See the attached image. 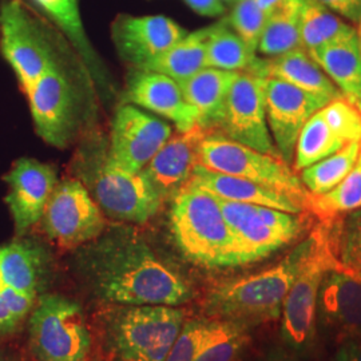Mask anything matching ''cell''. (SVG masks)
Returning a JSON list of instances; mask_svg holds the SVG:
<instances>
[{
  "instance_id": "obj_22",
  "label": "cell",
  "mask_w": 361,
  "mask_h": 361,
  "mask_svg": "<svg viewBox=\"0 0 361 361\" xmlns=\"http://www.w3.org/2000/svg\"><path fill=\"white\" fill-rule=\"evenodd\" d=\"M49 273V253L34 240H19L0 246V279L4 284L37 296Z\"/></svg>"
},
{
  "instance_id": "obj_4",
  "label": "cell",
  "mask_w": 361,
  "mask_h": 361,
  "mask_svg": "<svg viewBox=\"0 0 361 361\" xmlns=\"http://www.w3.org/2000/svg\"><path fill=\"white\" fill-rule=\"evenodd\" d=\"M79 155L80 182L106 216L145 224L159 212L164 198L143 171L121 168L104 149Z\"/></svg>"
},
{
  "instance_id": "obj_27",
  "label": "cell",
  "mask_w": 361,
  "mask_h": 361,
  "mask_svg": "<svg viewBox=\"0 0 361 361\" xmlns=\"http://www.w3.org/2000/svg\"><path fill=\"white\" fill-rule=\"evenodd\" d=\"M304 1L284 0L269 15L258 43V51L268 56H277L301 47L300 28Z\"/></svg>"
},
{
  "instance_id": "obj_20",
  "label": "cell",
  "mask_w": 361,
  "mask_h": 361,
  "mask_svg": "<svg viewBox=\"0 0 361 361\" xmlns=\"http://www.w3.org/2000/svg\"><path fill=\"white\" fill-rule=\"evenodd\" d=\"M126 98L159 116L173 121L178 131H186L198 125V116L186 102L180 83L159 73L137 70L129 77Z\"/></svg>"
},
{
  "instance_id": "obj_16",
  "label": "cell",
  "mask_w": 361,
  "mask_h": 361,
  "mask_svg": "<svg viewBox=\"0 0 361 361\" xmlns=\"http://www.w3.org/2000/svg\"><path fill=\"white\" fill-rule=\"evenodd\" d=\"M317 322L340 343L361 337V271H352L340 261L324 271Z\"/></svg>"
},
{
  "instance_id": "obj_1",
  "label": "cell",
  "mask_w": 361,
  "mask_h": 361,
  "mask_svg": "<svg viewBox=\"0 0 361 361\" xmlns=\"http://www.w3.org/2000/svg\"><path fill=\"white\" fill-rule=\"evenodd\" d=\"M78 269L98 298L121 305L178 307L192 288L131 231H114L85 246Z\"/></svg>"
},
{
  "instance_id": "obj_26",
  "label": "cell",
  "mask_w": 361,
  "mask_h": 361,
  "mask_svg": "<svg viewBox=\"0 0 361 361\" xmlns=\"http://www.w3.org/2000/svg\"><path fill=\"white\" fill-rule=\"evenodd\" d=\"M207 39L209 27L188 34L170 50L140 70L159 73L180 83L207 67Z\"/></svg>"
},
{
  "instance_id": "obj_5",
  "label": "cell",
  "mask_w": 361,
  "mask_h": 361,
  "mask_svg": "<svg viewBox=\"0 0 361 361\" xmlns=\"http://www.w3.org/2000/svg\"><path fill=\"white\" fill-rule=\"evenodd\" d=\"M185 323L169 305H126L106 320V341L118 361H165Z\"/></svg>"
},
{
  "instance_id": "obj_43",
  "label": "cell",
  "mask_w": 361,
  "mask_h": 361,
  "mask_svg": "<svg viewBox=\"0 0 361 361\" xmlns=\"http://www.w3.org/2000/svg\"><path fill=\"white\" fill-rule=\"evenodd\" d=\"M19 323L20 322L13 316L11 310L0 300V334H11L18 328Z\"/></svg>"
},
{
  "instance_id": "obj_30",
  "label": "cell",
  "mask_w": 361,
  "mask_h": 361,
  "mask_svg": "<svg viewBox=\"0 0 361 361\" xmlns=\"http://www.w3.org/2000/svg\"><path fill=\"white\" fill-rule=\"evenodd\" d=\"M349 145V143H348ZM347 143L326 122L323 111L319 110L310 116L301 130L295 152V171H301L310 165L335 154Z\"/></svg>"
},
{
  "instance_id": "obj_40",
  "label": "cell",
  "mask_w": 361,
  "mask_h": 361,
  "mask_svg": "<svg viewBox=\"0 0 361 361\" xmlns=\"http://www.w3.org/2000/svg\"><path fill=\"white\" fill-rule=\"evenodd\" d=\"M331 11L347 18L353 23L361 22V0H316Z\"/></svg>"
},
{
  "instance_id": "obj_45",
  "label": "cell",
  "mask_w": 361,
  "mask_h": 361,
  "mask_svg": "<svg viewBox=\"0 0 361 361\" xmlns=\"http://www.w3.org/2000/svg\"><path fill=\"white\" fill-rule=\"evenodd\" d=\"M347 98H348L349 102L356 107V110L360 113L361 116V97H347Z\"/></svg>"
},
{
  "instance_id": "obj_44",
  "label": "cell",
  "mask_w": 361,
  "mask_h": 361,
  "mask_svg": "<svg viewBox=\"0 0 361 361\" xmlns=\"http://www.w3.org/2000/svg\"><path fill=\"white\" fill-rule=\"evenodd\" d=\"M256 1L259 8L269 16L284 0H256Z\"/></svg>"
},
{
  "instance_id": "obj_50",
  "label": "cell",
  "mask_w": 361,
  "mask_h": 361,
  "mask_svg": "<svg viewBox=\"0 0 361 361\" xmlns=\"http://www.w3.org/2000/svg\"><path fill=\"white\" fill-rule=\"evenodd\" d=\"M92 361H104V360H101V359H94V360Z\"/></svg>"
},
{
  "instance_id": "obj_21",
  "label": "cell",
  "mask_w": 361,
  "mask_h": 361,
  "mask_svg": "<svg viewBox=\"0 0 361 361\" xmlns=\"http://www.w3.org/2000/svg\"><path fill=\"white\" fill-rule=\"evenodd\" d=\"M188 185L204 189L221 200L245 202L259 207H273L293 214H300L305 207L288 194L256 182L219 173L198 165Z\"/></svg>"
},
{
  "instance_id": "obj_47",
  "label": "cell",
  "mask_w": 361,
  "mask_h": 361,
  "mask_svg": "<svg viewBox=\"0 0 361 361\" xmlns=\"http://www.w3.org/2000/svg\"><path fill=\"white\" fill-rule=\"evenodd\" d=\"M0 361H16L11 359V357H4V356H0Z\"/></svg>"
},
{
  "instance_id": "obj_46",
  "label": "cell",
  "mask_w": 361,
  "mask_h": 361,
  "mask_svg": "<svg viewBox=\"0 0 361 361\" xmlns=\"http://www.w3.org/2000/svg\"><path fill=\"white\" fill-rule=\"evenodd\" d=\"M347 97H361V85L359 86V89L355 91V94H353V95H347Z\"/></svg>"
},
{
  "instance_id": "obj_12",
  "label": "cell",
  "mask_w": 361,
  "mask_h": 361,
  "mask_svg": "<svg viewBox=\"0 0 361 361\" xmlns=\"http://www.w3.org/2000/svg\"><path fill=\"white\" fill-rule=\"evenodd\" d=\"M267 78L238 73L229 91L219 129L225 137L264 154L280 157L273 142L265 109Z\"/></svg>"
},
{
  "instance_id": "obj_25",
  "label": "cell",
  "mask_w": 361,
  "mask_h": 361,
  "mask_svg": "<svg viewBox=\"0 0 361 361\" xmlns=\"http://www.w3.org/2000/svg\"><path fill=\"white\" fill-rule=\"evenodd\" d=\"M344 95H353L361 85V46L357 32L308 52Z\"/></svg>"
},
{
  "instance_id": "obj_35",
  "label": "cell",
  "mask_w": 361,
  "mask_h": 361,
  "mask_svg": "<svg viewBox=\"0 0 361 361\" xmlns=\"http://www.w3.org/2000/svg\"><path fill=\"white\" fill-rule=\"evenodd\" d=\"M336 255L344 267L361 271V207L336 224Z\"/></svg>"
},
{
  "instance_id": "obj_51",
  "label": "cell",
  "mask_w": 361,
  "mask_h": 361,
  "mask_svg": "<svg viewBox=\"0 0 361 361\" xmlns=\"http://www.w3.org/2000/svg\"><path fill=\"white\" fill-rule=\"evenodd\" d=\"M225 1H232V0H225Z\"/></svg>"
},
{
  "instance_id": "obj_32",
  "label": "cell",
  "mask_w": 361,
  "mask_h": 361,
  "mask_svg": "<svg viewBox=\"0 0 361 361\" xmlns=\"http://www.w3.org/2000/svg\"><path fill=\"white\" fill-rule=\"evenodd\" d=\"M360 142H352L322 161L301 170L300 180L310 195H322L336 188L353 168Z\"/></svg>"
},
{
  "instance_id": "obj_41",
  "label": "cell",
  "mask_w": 361,
  "mask_h": 361,
  "mask_svg": "<svg viewBox=\"0 0 361 361\" xmlns=\"http://www.w3.org/2000/svg\"><path fill=\"white\" fill-rule=\"evenodd\" d=\"M188 6L202 16H219L225 13L221 0H185Z\"/></svg>"
},
{
  "instance_id": "obj_48",
  "label": "cell",
  "mask_w": 361,
  "mask_h": 361,
  "mask_svg": "<svg viewBox=\"0 0 361 361\" xmlns=\"http://www.w3.org/2000/svg\"><path fill=\"white\" fill-rule=\"evenodd\" d=\"M276 361H295V360H292V359H289V357H285V356H284V359H279V360H276Z\"/></svg>"
},
{
  "instance_id": "obj_34",
  "label": "cell",
  "mask_w": 361,
  "mask_h": 361,
  "mask_svg": "<svg viewBox=\"0 0 361 361\" xmlns=\"http://www.w3.org/2000/svg\"><path fill=\"white\" fill-rule=\"evenodd\" d=\"M308 207L323 219L349 213L361 207V141L359 157L347 177L336 188L322 195H310Z\"/></svg>"
},
{
  "instance_id": "obj_31",
  "label": "cell",
  "mask_w": 361,
  "mask_h": 361,
  "mask_svg": "<svg viewBox=\"0 0 361 361\" xmlns=\"http://www.w3.org/2000/svg\"><path fill=\"white\" fill-rule=\"evenodd\" d=\"M247 340L246 324L217 319L207 323L194 361H233Z\"/></svg>"
},
{
  "instance_id": "obj_19",
  "label": "cell",
  "mask_w": 361,
  "mask_h": 361,
  "mask_svg": "<svg viewBox=\"0 0 361 361\" xmlns=\"http://www.w3.org/2000/svg\"><path fill=\"white\" fill-rule=\"evenodd\" d=\"M210 131L201 125L178 131L143 169V174L164 200L173 198L189 183L194 169L200 165L201 143Z\"/></svg>"
},
{
  "instance_id": "obj_37",
  "label": "cell",
  "mask_w": 361,
  "mask_h": 361,
  "mask_svg": "<svg viewBox=\"0 0 361 361\" xmlns=\"http://www.w3.org/2000/svg\"><path fill=\"white\" fill-rule=\"evenodd\" d=\"M324 116L336 134L347 143L360 142L361 116L345 95L336 98L323 109Z\"/></svg>"
},
{
  "instance_id": "obj_7",
  "label": "cell",
  "mask_w": 361,
  "mask_h": 361,
  "mask_svg": "<svg viewBox=\"0 0 361 361\" xmlns=\"http://www.w3.org/2000/svg\"><path fill=\"white\" fill-rule=\"evenodd\" d=\"M30 345L39 361H87L91 336L77 301L43 295L30 317Z\"/></svg>"
},
{
  "instance_id": "obj_33",
  "label": "cell",
  "mask_w": 361,
  "mask_h": 361,
  "mask_svg": "<svg viewBox=\"0 0 361 361\" xmlns=\"http://www.w3.org/2000/svg\"><path fill=\"white\" fill-rule=\"evenodd\" d=\"M39 6L50 15L52 20L63 30L67 38L71 40L79 55L83 58L85 65L90 68L92 75L101 80V70L98 67V58L91 47L85 32L79 13L78 0H35Z\"/></svg>"
},
{
  "instance_id": "obj_10",
  "label": "cell",
  "mask_w": 361,
  "mask_h": 361,
  "mask_svg": "<svg viewBox=\"0 0 361 361\" xmlns=\"http://www.w3.org/2000/svg\"><path fill=\"white\" fill-rule=\"evenodd\" d=\"M338 261L336 255V224L323 245L310 258L285 297L281 310V335L296 350H307L317 329V301L324 271Z\"/></svg>"
},
{
  "instance_id": "obj_15",
  "label": "cell",
  "mask_w": 361,
  "mask_h": 361,
  "mask_svg": "<svg viewBox=\"0 0 361 361\" xmlns=\"http://www.w3.org/2000/svg\"><path fill=\"white\" fill-rule=\"evenodd\" d=\"M171 137L165 122L131 104L116 109L109 154L121 168L140 173Z\"/></svg>"
},
{
  "instance_id": "obj_17",
  "label": "cell",
  "mask_w": 361,
  "mask_h": 361,
  "mask_svg": "<svg viewBox=\"0 0 361 361\" xmlns=\"http://www.w3.org/2000/svg\"><path fill=\"white\" fill-rule=\"evenodd\" d=\"M4 180L10 189L4 201L11 212L16 234L23 237L43 217L58 183L56 171L49 164L20 158L4 176Z\"/></svg>"
},
{
  "instance_id": "obj_42",
  "label": "cell",
  "mask_w": 361,
  "mask_h": 361,
  "mask_svg": "<svg viewBox=\"0 0 361 361\" xmlns=\"http://www.w3.org/2000/svg\"><path fill=\"white\" fill-rule=\"evenodd\" d=\"M336 361H361V337L343 341Z\"/></svg>"
},
{
  "instance_id": "obj_9",
  "label": "cell",
  "mask_w": 361,
  "mask_h": 361,
  "mask_svg": "<svg viewBox=\"0 0 361 361\" xmlns=\"http://www.w3.org/2000/svg\"><path fill=\"white\" fill-rule=\"evenodd\" d=\"M0 49L25 91L56 63L44 30L20 0L0 6Z\"/></svg>"
},
{
  "instance_id": "obj_2",
  "label": "cell",
  "mask_w": 361,
  "mask_h": 361,
  "mask_svg": "<svg viewBox=\"0 0 361 361\" xmlns=\"http://www.w3.org/2000/svg\"><path fill=\"white\" fill-rule=\"evenodd\" d=\"M331 228L328 219L277 265L217 285L207 295L205 310L216 319L246 325L279 319L290 286L323 245Z\"/></svg>"
},
{
  "instance_id": "obj_29",
  "label": "cell",
  "mask_w": 361,
  "mask_h": 361,
  "mask_svg": "<svg viewBox=\"0 0 361 361\" xmlns=\"http://www.w3.org/2000/svg\"><path fill=\"white\" fill-rule=\"evenodd\" d=\"M357 32L316 0H305L301 11V47L307 52Z\"/></svg>"
},
{
  "instance_id": "obj_11",
  "label": "cell",
  "mask_w": 361,
  "mask_h": 361,
  "mask_svg": "<svg viewBox=\"0 0 361 361\" xmlns=\"http://www.w3.org/2000/svg\"><path fill=\"white\" fill-rule=\"evenodd\" d=\"M40 221L46 234L65 249L91 243L104 231L101 207L78 180L56 183Z\"/></svg>"
},
{
  "instance_id": "obj_49",
  "label": "cell",
  "mask_w": 361,
  "mask_h": 361,
  "mask_svg": "<svg viewBox=\"0 0 361 361\" xmlns=\"http://www.w3.org/2000/svg\"><path fill=\"white\" fill-rule=\"evenodd\" d=\"M357 35H359V39H360V46H361V22H360V31L357 32Z\"/></svg>"
},
{
  "instance_id": "obj_8",
  "label": "cell",
  "mask_w": 361,
  "mask_h": 361,
  "mask_svg": "<svg viewBox=\"0 0 361 361\" xmlns=\"http://www.w3.org/2000/svg\"><path fill=\"white\" fill-rule=\"evenodd\" d=\"M219 201L234 237L237 267L271 256L290 244L304 229L298 214L221 198Z\"/></svg>"
},
{
  "instance_id": "obj_23",
  "label": "cell",
  "mask_w": 361,
  "mask_h": 361,
  "mask_svg": "<svg viewBox=\"0 0 361 361\" xmlns=\"http://www.w3.org/2000/svg\"><path fill=\"white\" fill-rule=\"evenodd\" d=\"M252 73L259 77L281 79L301 90L331 99L344 95L310 54L301 47L273 56L269 61L258 59Z\"/></svg>"
},
{
  "instance_id": "obj_28",
  "label": "cell",
  "mask_w": 361,
  "mask_h": 361,
  "mask_svg": "<svg viewBox=\"0 0 361 361\" xmlns=\"http://www.w3.org/2000/svg\"><path fill=\"white\" fill-rule=\"evenodd\" d=\"M256 52L252 51L240 35L228 26V19L209 27L207 67L252 73L257 65Z\"/></svg>"
},
{
  "instance_id": "obj_38",
  "label": "cell",
  "mask_w": 361,
  "mask_h": 361,
  "mask_svg": "<svg viewBox=\"0 0 361 361\" xmlns=\"http://www.w3.org/2000/svg\"><path fill=\"white\" fill-rule=\"evenodd\" d=\"M205 326V322H185L180 336L173 344L165 361H194Z\"/></svg>"
},
{
  "instance_id": "obj_24",
  "label": "cell",
  "mask_w": 361,
  "mask_h": 361,
  "mask_svg": "<svg viewBox=\"0 0 361 361\" xmlns=\"http://www.w3.org/2000/svg\"><path fill=\"white\" fill-rule=\"evenodd\" d=\"M237 75L235 71L205 67L193 77L180 82L186 102L197 111L198 125L207 130L219 126Z\"/></svg>"
},
{
  "instance_id": "obj_36",
  "label": "cell",
  "mask_w": 361,
  "mask_h": 361,
  "mask_svg": "<svg viewBox=\"0 0 361 361\" xmlns=\"http://www.w3.org/2000/svg\"><path fill=\"white\" fill-rule=\"evenodd\" d=\"M268 18L256 0H238L228 22L249 49L256 52Z\"/></svg>"
},
{
  "instance_id": "obj_39",
  "label": "cell",
  "mask_w": 361,
  "mask_h": 361,
  "mask_svg": "<svg viewBox=\"0 0 361 361\" xmlns=\"http://www.w3.org/2000/svg\"><path fill=\"white\" fill-rule=\"evenodd\" d=\"M35 297L19 292L11 286L4 284L0 279V300L6 304V307L11 310L13 316L22 322L26 317L27 313L34 308Z\"/></svg>"
},
{
  "instance_id": "obj_14",
  "label": "cell",
  "mask_w": 361,
  "mask_h": 361,
  "mask_svg": "<svg viewBox=\"0 0 361 361\" xmlns=\"http://www.w3.org/2000/svg\"><path fill=\"white\" fill-rule=\"evenodd\" d=\"M26 94L39 137L51 146L65 147L75 128V95L58 63Z\"/></svg>"
},
{
  "instance_id": "obj_18",
  "label": "cell",
  "mask_w": 361,
  "mask_h": 361,
  "mask_svg": "<svg viewBox=\"0 0 361 361\" xmlns=\"http://www.w3.org/2000/svg\"><path fill=\"white\" fill-rule=\"evenodd\" d=\"M188 35L170 18L118 16L113 25V40L121 58L137 70L170 50Z\"/></svg>"
},
{
  "instance_id": "obj_3",
  "label": "cell",
  "mask_w": 361,
  "mask_h": 361,
  "mask_svg": "<svg viewBox=\"0 0 361 361\" xmlns=\"http://www.w3.org/2000/svg\"><path fill=\"white\" fill-rule=\"evenodd\" d=\"M170 229L182 256L195 265L234 268V237L219 198L204 189L186 185L173 197Z\"/></svg>"
},
{
  "instance_id": "obj_6",
  "label": "cell",
  "mask_w": 361,
  "mask_h": 361,
  "mask_svg": "<svg viewBox=\"0 0 361 361\" xmlns=\"http://www.w3.org/2000/svg\"><path fill=\"white\" fill-rule=\"evenodd\" d=\"M200 165L279 190L308 207L310 192L297 177L295 169H290L283 158L264 154L213 130L201 143Z\"/></svg>"
},
{
  "instance_id": "obj_13",
  "label": "cell",
  "mask_w": 361,
  "mask_h": 361,
  "mask_svg": "<svg viewBox=\"0 0 361 361\" xmlns=\"http://www.w3.org/2000/svg\"><path fill=\"white\" fill-rule=\"evenodd\" d=\"M331 101L334 99L301 90L281 79L267 78L268 128L277 152L286 164L293 162L298 135L310 116Z\"/></svg>"
}]
</instances>
